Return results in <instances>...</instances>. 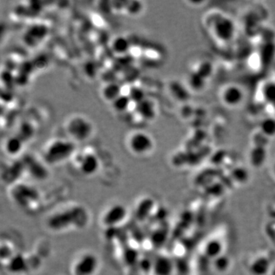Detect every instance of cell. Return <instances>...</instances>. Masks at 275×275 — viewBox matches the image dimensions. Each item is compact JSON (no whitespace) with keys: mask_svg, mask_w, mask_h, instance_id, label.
<instances>
[{"mask_svg":"<svg viewBox=\"0 0 275 275\" xmlns=\"http://www.w3.org/2000/svg\"><path fill=\"white\" fill-rule=\"evenodd\" d=\"M80 172L86 176L95 175L99 168V160L93 153H87L82 155L78 161Z\"/></svg>","mask_w":275,"mask_h":275,"instance_id":"30bf717a","label":"cell"},{"mask_svg":"<svg viewBox=\"0 0 275 275\" xmlns=\"http://www.w3.org/2000/svg\"><path fill=\"white\" fill-rule=\"evenodd\" d=\"M25 142L18 136H11L6 140L5 151L11 156H15L23 151Z\"/></svg>","mask_w":275,"mask_h":275,"instance_id":"d6986e66","label":"cell"},{"mask_svg":"<svg viewBox=\"0 0 275 275\" xmlns=\"http://www.w3.org/2000/svg\"><path fill=\"white\" fill-rule=\"evenodd\" d=\"M262 96L267 102L275 105V82L268 81L264 85Z\"/></svg>","mask_w":275,"mask_h":275,"instance_id":"484cf974","label":"cell"},{"mask_svg":"<svg viewBox=\"0 0 275 275\" xmlns=\"http://www.w3.org/2000/svg\"><path fill=\"white\" fill-rule=\"evenodd\" d=\"M143 9H144V6L141 2L130 1L125 2L124 10L131 16H137L142 12Z\"/></svg>","mask_w":275,"mask_h":275,"instance_id":"4316f807","label":"cell"},{"mask_svg":"<svg viewBox=\"0 0 275 275\" xmlns=\"http://www.w3.org/2000/svg\"><path fill=\"white\" fill-rule=\"evenodd\" d=\"M122 93L123 92L122 86L116 82H108L104 84L101 89V96L102 99L110 104L116 100Z\"/></svg>","mask_w":275,"mask_h":275,"instance_id":"5bb4252c","label":"cell"},{"mask_svg":"<svg viewBox=\"0 0 275 275\" xmlns=\"http://www.w3.org/2000/svg\"><path fill=\"white\" fill-rule=\"evenodd\" d=\"M259 131L269 138L275 137V117L268 116L262 119L259 125Z\"/></svg>","mask_w":275,"mask_h":275,"instance_id":"7402d4cb","label":"cell"},{"mask_svg":"<svg viewBox=\"0 0 275 275\" xmlns=\"http://www.w3.org/2000/svg\"><path fill=\"white\" fill-rule=\"evenodd\" d=\"M75 150V142L69 138H55L50 141L45 147L44 158L48 164H60L69 159Z\"/></svg>","mask_w":275,"mask_h":275,"instance_id":"7a4b0ae2","label":"cell"},{"mask_svg":"<svg viewBox=\"0 0 275 275\" xmlns=\"http://www.w3.org/2000/svg\"><path fill=\"white\" fill-rule=\"evenodd\" d=\"M23 164L26 167V170L35 179L43 181L48 176V170L45 167L44 164L33 157H28L23 161Z\"/></svg>","mask_w":275,"mask_h":275,"instance_id":"8fae6325","label":"cell"},{"mask_svg":"<svg viewBox=\"0 0 275 275\" xmlns=\"http://www.w3.org/2000/svg\"><path fill=\"white\" fill-rule=\"evenodd\" d=\"M125 258L127 262H136L138 259V253L136 252V250H128Z\"/></svg>","mask_w":275,"mask_h":275,"instance_id":"4dcf8cb0","label":"cell"},{"mask_svg":"<svg viewBox=\"0 0 275 275\" xmlns=\"http://www.w3.org/2000/svg\"><path fill=\"white\" fill-rule=\"evenodd\" d=\"M222 250H223V245L221 242L217 240H212L208 242L205 248L206 255L209 257L214 258V259L221 256Z\"/></svg>","mask_w":275,"mask_h":275,"instance_id":"cb8c5ba5","label":"cell"},{"mask_svg":"<svg viewBox=\"0 0 275 275\" xmlns=\"http://www.w3.org/2000/svg\"><path fill=\"white\" fill-rule=\"evenodd\" d=\"M230 265L229 258L220 256L215 259V268L220 272H224L227 271Z\"/></svg>","mask_w":275,"mask_h":275,"instance_id":"83f0119b","label":"cell"},{"mask_svg":"<svg viewBox=\"0 0 275 275\" xmlns=\"http://www.w3.org/2000/svg\"><path fill=\"white\" fill-rule=\"evenodd\" d=\"M268 152L266 147L253 146L248 154L250 164L255 168H260L266 162Z\"/></svg>","mask_w":275,"mask_h":275,"instance_id":"2e32d148","label":"cell"},{"mask_svg":"<svg viewBox=\"0 0 275 275\" xmlns=\"http://www.w3.org/2000/svg\"><path fill=\"white\" fill-rule=\"evenodd\" d=\"M27 263L26 259L21 255H15L11 257L8 268L12 273H20L26 270Z\"/></svg>","mask_w":275,"mask_h":275,"instance_id":"44dd1931","label":"cell"},{"mask_svg":"<svg viewBox=\"0 0 275 275\" xmlns=\"http://www.w3.org/2000/svg\"><path fill=\"white\" fill-rule=\"evenodd\" d=\"M127 146L130 152L134 155L145 156L153 151L155 141L149 133L138 130L129 135Z\"/></svg>","mask_w":275,"mask_h":275,"instance_id":"3957f363","label":"cell"},{"mask_svg":"<svg viewBox=\"0 0 275 275\" xmlns=\"http://www.w3.org/2000/svg\"><path fill=\"white\" fill-rule=\"evenodd\" d=\"M213 32L217 39L222 43H228L236 35V23L227 15H221L214 21Z\"/></svg>","mask_w":275,"mask_h":275,"instance_id":"5b68a950","label":"cell"},{"mask_svg":"<svg viewBox=\"0 0 275 275\" xmlns=\"http://www.w3.org/2000/svg\"><path fill=\"white\" fill-rule=\"evenodd\" d=\"M127 94L130 96V99L135 105L147 98V95H146L145 92L143 90V88L138 86L131 87L129 90Z\"/></svg>","mask_w":275,"mask_h":275,"instance_id":"d4e9b609","label":"cell"},{"mask_svg":"<svg viewBox=\"0 0 275 275\" xmlns=\"http://www.w3.org/2000/svg\"><path fill=\"white\" fill-rule=\"evenodd\" d=\"M82 214H85L84 211L80 208L57 213L48 220V226L54 231L67 229L71 225L76 224L77 222L80 223V218H77V217H82Z\"/></svg>","mask_w":275,"mask_h":275,"instance_id":"277c9868","label":"cell"},{"mask_svg":"<svg viewBox=\"0 0 275 275\" xmlns=\"http://www.w3.org/2000/svg\"><path fill=\"white\" fill-rule=\"evenodd\" d=\"M15 192L13 193L14 197L20 204L25 205L37 200L38 197V193L33 188L26 185H18L15 188Z\"/></svg>","mask_w":275,"mask_h":275,"instance_id":"7c38bea8","label":"cell"},{"mask_svg":"<svg viewBox=\"0 0 275 275\" xmlns=\"http://www.w3.org/2000/svg\"><path fill=\"white\" fill-rule=\"evenodd\" d=\"M166 236L164 231L159 229L154 231V232L152 233V237H151V240H152V244H154V245H156V246L158 247L161 245V244L164 242Z\"/></svg>","mask_w":275,"mask_h":275,"instance_id":"f1b7e54d","label":"cell"},{"mask_svg":"<svg viewBox=\"0 0 275 275\" xmlns=\"http://www.w3.org/2000/svg\"><path fill=\"white\" fill-rule=\"evenodd\" d=\"M99 260L95 255L86 253L76 262L74 266V275H93L97 271Z\"/></svg>","mask_w":275,"mask_h":275,"instance_id":"8992f818","label":"cell"},{"mask_svg":"<svg viewBox=\"0 0 275 275\" xmlns=\"http://www.w3.org/2000/svg\"><path fill=\"white\" fill-rule=\"evenodd\" d=\"M65 128L69 139L75 143L88 141L94 133L91 119L80 114L69 116L65 122Z\"/></svg>","mask_w":275,"mask_h":275,"instance_id":"6da1fadb","label":"cell"},{"mask_svg":"<svg viewBox=\"0 0 275 275\" xmlns=\"http://www.w3.org/2000/svg\"><path fill=\"white\" fill-rule=\"evenodd\" d=\"M232 177L239 182H245L248 179V172L243 167H237L232 172Z\"/></svg>","mask_w":275,"mask_h":275,"instance_id":"f546056e","label":"cell"},{"mask_svg":"<svg viewBox=\"0 0 275 275\" xmlns=\"http://www.w3.org/2000/svg\"><path fill=\"white\" fill-rule=\"evenodd\" d=\"M133 103L127 93H122L120 96L111 103L112 108L117 113H122L128 111Z\"/></svg>","mask_w":275,"mask_h":275,"instance_id":"ffe728a7","label":"cell"},{"mask_svg":"<svg viewBox=\"0 0 275 275\" xmlns=\"http://www.w3.org/2000/svg\"><path fill=\"white\" fill-rule=\"evenodd\" d=\"M127 214L128 210L124 205L116 203L105 211L102 217V222L107 227H116L125 220Z\"/></svg>","mask_w":275,"mask_h":275,"instance_id":"52a82bcc","label":"cell"},{"mask_svg":"<svg viewBox=\"0 0 275 275\" xmlns=\"http://www.w3.org/2000/svg\"><path fill=\"white\" fill-rule=\"evenodd\" d=\"M269 268V262L265 258L256 259L250 266L251 272L256 275H264Z\"/></svg>","mask_w":275,"mask_h":275,"instance_id":"603a6c76","label":"cell"},{"mask_svg":"<svg viewBox=\"0 0 275 275\" xmlns=\"http://www.w3.org/2000/svg\"><path fill=\"white\" fill-rule=\"evenodd\" d=\"M175 265L172 259L165 256H160L152 263V270L155 275H172Z\"/></svg>","mask_w":275,"mask_h":275,"instance_id":"4fadbf2b","label":"cell"},{"mask_svg":"<svg viewBox=\"0 0 275 275\" xmlns=\"http://www.w3.org/2000/svg\"><path fill=\"white\" fill-rule=\"evenodd\" d=\"M222 102L229 107H237L245 99L243 90L237 84H228L223 88L220 94Z\"/></svg>","mask_w":275,"mask_h":275,"instance_id":"ba28073f","label":"cell"},{"mask_svg":"<svg viewBox=\"0 0 275 275\" xmlns=\"http://www.w3.org/2000/svg\"><path fill=\"white\" fill-rule=\"evenodd\" d=\"M47 29H45L44 26H32L29 28L27 30V33L26 35V41L29 46H35L41 43L43 38L46 36Z\"/></svg>","mask_w":275,"mask_h":275,"instance_id":"e0dca14e","label":"cell"},{"mask_svg":"<svg viewBox=\"0 0 275 275\" xmlns=\"http://www.w3.org/2000/svg\"><path fill=\"white\" fill-rule=\"evenodd\" d=\"M272 172L273 175H274V176L275 177V163L274 164V165H273Z\"/></svg>","mask_w":275,"mask_h":275,"instance_id":"1f68e13d","label":"cell"},{"mask_svg":"<svg viewBox=\"0 0 275 275\" xmlns=\"http://www.w3.org/2000/svg\"><path fill=\"white\" fill-rule=\"evenodd\" d=\"M134 109L136 114L146 122H151L156 117V104L150 98H145L144 100L136 104Z\"/></svg>","mask_w":275,"mask_h":275,"instance_id":"9c48e42d","label":"cell"},{"mask_svg":"<svg viewBox=\"0 0 275 275\" xmlns=\"http://www.w3.org/2000/svg\"><path fill=\"white\" fill-rule=\"evenodd\" d=\"M154 207H155V202L151 197L142 199L136 207V220L139 222L145 221L153 213Z\"/></svg>","mask_w":275,"mask_h":275,"instance_id":"9a60e30c","label":"cell"},{"mask_svg":"<svg viewBox=\"0 0 275 275\" xmlns=\"http://www.w3.org/2000/svg\"><path fill=\"white\" fill-rule=\"evenodd\" d=\"M131 48V43L126 37L119 35L113 38L111 43V49L115 54L119 56L126 54Z\"/></svg>","mask_w":275,"mask_h":275,"instance_id":"ac0fdd59","label":"cell"}]
</instances>
